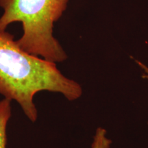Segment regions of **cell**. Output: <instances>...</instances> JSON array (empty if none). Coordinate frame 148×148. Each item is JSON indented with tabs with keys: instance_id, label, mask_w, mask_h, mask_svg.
Instances as JSON below:
<instances>
[{
	"instance_id": "1",
	"label": "cell",
	"mask_w": 148,
	"mask_h": 148,
	"mask_svg": "<svg viewBox=\"0 0 148 148\" xmlns=\"http://www.w3.org/2000/svg\"><path fill=\"white\" fill-rule=\"evenodd\" d=\"M40 91L61 93L75 101L82 95L81 85L61 73L54 62L35 56L18 45L6 31L0 32V95L19 105L32 122L38 119L34 96Z\"/></svg>"
},
{
	"instance_id": "2",
	"label": "cell",
	"mask_w": 148,
	"mask_h": 148,
	"mask_svg": "<svg viewBox=\"0 0 148 148\" xmlns=\"http://www.w3.org/2000/svg\"><path fill=\"white\" fill-rule=\"evenodd\" d=\"M69 1L0 0L3 10L0 17V32L19 22L23 35L16 42L23 50L54 63L63 62L67 55L53 36V28L66 10Z\"/></svg>"
},
{
	"instance_id": "3",
	"label": "cell",
	"mask_w": 148,
	"mask_h": 148,
	"mask_svg": "<svg viewBox=\"0 0 148 148\" xmlns=\"http://www.w3.org/2000/svg\"><path fill=\"white\" fill-rule=\"evenodd\" d=\"M11 101L6 98L0 101V148H6L7 125L12 116Z\"/></svg>"
},
{
	"instance_id": "4",
	"label": "cell",
	"mask_w": 148,
	"mask_h": 148,
	"mask_svg": "<svg viewBox=\"0 0 148 148\" xmlns=\"http://www.w3.org/2000/svg\"><path fill=\"white\" fill-rule=\"evenodd\" d=\"M106 130L103 127H97L93 136L91 148H110L112 141L107 137Z\"/></svg>"
},
{
	"instance_id": "5",
	"label": "cell",
	"mask_w": 148,
	"mask_h": 148,
	"mask_svg": "<svg viewBox=\"0 0 148 148\" xmlns=\"http://www.w3.org/2000/svg\"><path fill=\"white\" fill-rule=\"evenodd\" d=\"M136 62L138 64V66H139L142 69V70L144 71V74L143 75V78H145L148 80V67L147 66L145 65L144 64L142 63V62H140V61H138V60H136Z\"/></svg>"
}]
</instances>
